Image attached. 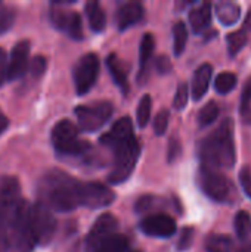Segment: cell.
I'll use <instances>...</instances> for the list:
<instances>
[{
  "instance_id": "3957f363",
  "label": "cell",
  "mask_w": 251,
  "mask_h": 252,
  "mask_svg": "<svg viewBox=\"0 0 251 252\" xmlns=\"http://www.w3.org/2000/svg\"><path fill=\"white\" fill-rule=\"evenodd\" d=\"M201 167L210 170H231L237 162L234 140V121L225 118L220 126L212 131L200 145Z\"/></svg>"
},
{
  "instance_id": "9a60e30c",
  "label": "cell",
  "mask_w": 251,
  "mask_h": 252,
  "mask_svg": "<svg viewBox=\"0 0 251 252\" xmlns=\"http://www.w3.org/2000/svg\"><path fill=\"white\" fill-rule=\"evenodd\" d=\"M30 59V41L21 40L18 41L10 52V58L7 59V80H18L25 75L28 69Z\"/></svg>"
},
{
  "instance_id": "6da1fadb",
  "label": "cell",
  "mask_w": 251,
  "mask_h": 252,
  "mask_svg": "<svg viewBox=\"0 0 251 252\" xmlns=\"http://www.w3.org/2000/svg\"><path fill=\"white\" fill-rule=\"evenodd\" d=\"M99 142L112 151V168L108 174L111 185L126 182L135 170L141 155V145L135 136L133 124L129 117H123L114 123L111 130L101 136Z\"/></svg>"
},
{
  "instance_id": "277c9868",
  "label": "cell",
  "mask_w": 251,
  "mask_h": 252,
  "mask_svg": "<svg viewBox=\"0 0 251 252\" xmlns=\"http://www.w3.org/2000/svg\"><path fill=\"white\" fill-rule=\"evenodd\" d=\"M31 205L19 198L7 219L6 233H4V252H33L36 247V239L31 227Z\"/></svg>"
},
{
  "instance_id": "d590c367",
  "label": "cell",
  "mask_w": 251,
  "mask_h": 252,
  "mask_svg": "<svg viewBox=\"0 0 251 252\" xmlns=\"http://www.w3.org/2000/svg\"><path fill=\"white\" fill-rule=\"evenodd\" d=\"M251 77L246 81V86L241 93V114L244 115L246 112L251 111Z\"/></svg>"
},
{
  "instance_id": "e0dca14e",
  "label": "cell",
  "mask_w": 251,
  "mask_h": 252,
  "mask_svg": "<svg viewBox=\"0 0 251 252\" xmlns=\"http://www.w3.org/2000/svg\"><path fill=\"white\" fill-rule=\"evenodd\" d=\"M189 24L195 34H203L212 24V4L204 1L189 12Z\"/></svg>"
},
{
  "instance_id": "b9f144b4",
  "label": "cell",
  "mask_w": 251,
  "mask_h": 252,
  "mask_svg": "<svg viewBox=\"0 0 251 252\" xmlns=\"http://www.w3.org/2000/svg\"><path fill=\"white\" fill-rule=\"evenodd\" d=\"M243 30L247 32V31H251V7L249 9V12H247V16H246V19H244V27H243Z\"/></svg>"
},
{
  "instance_id": "f1b7e54d",
  "label": "cell",
  "mask_w": 251,
  "mask_h": 252,
  "mask_svg": "<svg viewBox=\"0 0 251 252\" xmlns=\"http://www.w3.org/2000/svg\"><path fill=\"white\" fill-rule=\"evenodd\" d=\"M151 108H152V99L149 94H143V97L139 100L138 105V111H136V117H138V126L141 128L146 127V124L149 123L151 118Z\"/></svg>"
},
{
  "instance_id": "f35d334b",
  "label": "cell",
  "mask_w": 251,
  "mask_h": 252,
  "mask_svg": "<svg viewBox=\"0 0 251 252\" xmlns=\"http://www.w3.org/2000/svg\"><path fill=\"white\" fill-rule=\"evenodd\" d=\"M155 66H157V71L160 74H169L172 71V62H170V59L167 56H160L157 59Z\"/></svg>"
},
{
  "instance_id": "7a4b0ae2",
  "label": "cell",
  "mask_w": 251,
  "mask_h": 252,
  "mask_svg": "<svg viewBox=\"0 0 251 252\" xmlns=\"http://www.w3.org/2000/svg\"><path fill=\"white\" fill-rule=\"evenodd\" d=\"M81 182L61 170L47 171L38 182V202L50 211L71 213L80 205Z\"/></svg>"
},
{
  "instance_id": "d6a6232c",
  "label": "cell",
  "mask_w": 251,
  "mask_h": 252,
  "mask_svg": "<svg viewBox=\"0 0 251 252\" xmlns=\"http://www.w3.org/2000/svg\"><path fill=\"white\" fill-rule=\"evenodd\" d=\"M160 204V199L155 198V196H151V195H145V196H141L135 205V210L136 213H146L149 210H152L154 207H157Z\"/></svg>"
},
{
  "instance_id": "d4e9b609",
  "label": "cell",
  "mask_w": 251,
  "mask_h": 252,
  "mask_svg": "<svg viewBox=\"0 0 251 252\" xmlns=\"http://www.w3.org/2000/svg\"><path fill=\"white\" fill-rule=\"evenodd\" d=\"M247 41H249V35H247V32L244 30H238V31L229 32L228 37H226L229 56H237L244 49Z\"/></svg>"
},
{
  "instance_id": "60d3db41",
  "label": "cell",
  "mask_w": 251,
  "mask_h": 252,
  "mask_svg": "<svg viewBox=\"0 0 251 252\" xmlns=\"http://www.w3.org/2000/svg\"><path fill=\"white\" fill-rule=\"evenodd\" d=\"M7 126H9V121H7V118H6V115L0 111V134H3V133L6 131Z\"/></svg>"
},
{
  "instance_id": "836d02e7",
  "label": "cell",
  "mask_w": 251,
  "mask_h": 252,
  "mask_svg": "<svg viewBox=\"0 0 251 252\" xmlns=\"http://www.w3.org/2000/svg\"><path fill=\"white\" fill-rule=\"evenodd\" d=\"M182 154V145H180V140L176 137V136H172L170 137V142H169V148H167V161L170 164H173Z\"/></svg>"
},
{
  "instance_id": "4dcf8cb0",
  "label": "cell",
  "mask_w": 251,
  "mask_h": 252,
  "mask_svg": "<svg viewBox=\"0 0 251 252\" xmlns=\"http://www.w3.org/2000/svg\"><path fill=\"white\" fill-rule=\"evenodd\" d=\"M169 118H170V114L167 109H161L157 115H155V120H154V133L157 136H163L169 127Z\"/></svg>"
},
{
  "instance_id": "5bb4252c",
  "label": "cell",
  "mask_w": 251,
  "mask_h": 252,
  "mask_svg": "<svg viewBox=\"0 0 251 252\" xmlns=\"http://www.w3.org/2000/svg\"><path fill=\"white\" fill-rule=\"evenodd\" d=\"M141 230L152 238H172L178 227L176 221L167 214H151L141 221Z\"/></svg>"
},
{
  "instance_id": "7c38bea8",
  "label": "cell",
  "mask_w": 251,
  "mask_h": 252,
  "mask_svg": "<svg viewBox=\"0 0 251 252\" xmlns=\"http://www.w3.org/2000/svg\"><path fill=\"white\" fill-rule=\"evenodd\" d=\"M115 199V193L108 186L98 182H81L80 188V205L90 210H101L111 205Z\"/></svg>"
},
{
  "instance_id": "603a6c76",
  "label": "cell",
  "mask_w": 251,
  "mask_h": 252,
  "mask_svg": "<svg viewBox=\"0 0 251 252\" xmlns=\"http://www.w3.org/2000/svg\"><path fill=\"white\" fill-rule=\"evenodd\" d=\"M207 252H234V242L226 235H212L206 241Z\"/></svg>"
},
{
  "instance_id": "5b68a950",
  "label": "cell",
  "mask_w": 251,
  "mask_h": 252,
  "mask_svg": "<svg viewBox=\"0 0 251 252\" xmlns=\"http://www.w3.org/2000/svg\"><path fill=\"white\" fill-rule=\"evenodd\" d=\"M86 252H127L129 241L118 233V220L105 213L96 219L84 242Z\"/></svg>"
},
{
  "instance_id": "8992f818",
  "label": "cell",
  "mask_w": 251,
  "mask_h": 252,
  "mask_svg": "<svg viewBox=\"0 0 251 252\" xmlns=\"http://www.w3.org/2000/svg\"><path fill=\"white\" fill-rule=\"evenodd\" d=\"M52 145L59 155L78 157L90 149V145L78 137L77 127L70 120H61L52 128Z\"/></svg>"
},
{
  "instance_id": "44dd1931",
  "label": "cell",
  "mask_w": 251,
  "mask_h": 252,
  "mask_svg": "<svg viewBox=\"0 0 251 252\" xmlns=\"http://www.w3.org/2000/svg\"><path fill=\"white\" fill-rule=\"evenodd\" d=\"M86 15L89 19V25L92 31L102 32L107 27V16L102 6L98 1H87L86 3Z\"/></svg>"
},
{
  "instance_id": "ffe728a7",
  "label": "cell",
  "mask_w": 251,
  "mask_h": 252,
  "mask_svg": "<svg viewBox=\"0 0 251 252\" xmlns=\"http://www.w3.org/2000/svg\"><path fill=\"white\" fill-rule=\"evenodd\" d=\"M216 13L219 21L225 25V27H231L234 24H237L241 18V7L238 3L234 1H220L216 4Z\"/></svg>"
},
{
  "instance_id": "30bf717a",
  "label": "cell",
  "mask_w": 251,
  "mask_h": 252,
  "mask_svg": "<svg viewBox=\"0 0 251 252\" xmlns=\"http://www.w3.org/2000/svg\"><path fill=\"white\" fill-rule=\"evenodd\" d=\"M200 186L203 192L215 202H226L234 190L232 183L220 171L201 167Z\"/></svg>"
},
{
  "instance_id": "f546056e",
  "label": "cell",
  "mask_w": 251,
  "mask_h": 252,
  "mask_svg": "<svg viewBox=\"0 0 251 252\" xmlns=\"http://www.w3.org/2000/svg\"><path fill=\"white\" fill-rule=\"evenodd\" d=\"M188 99H189V89H188V84L186 83H182L179 84L178 90H176V94H175V99H173V106L175 109L178 111H182L185 109L186 103H188Z\"/></svg>"
},
{
  "instance_id": "7bdbcfd3",
  "label": "cell",
  "mask_w": 251,
  "mask_h": 252,
  "mask_svg": "<svg viewBox=\"0 0 251 252\" xmlns=\"http://www.w3.org/2000/svg\"><path fill=\"white\" fill-rule=\"evenodd\" d=\"M238 252H251V247H247V248H243V250H240Z\"/></svg>"
},
{
  "instance_id": "cb8c5ba5",
  "label": "cell",
  "mask_w": 251,
  "mask_h": 252,
  "mask_svg": "<svg viewBox=\"0 0 251 252\" xmlns=\"http://www.w3.org/2000/svg\"><path fill=\"white\" fill-rule=\"evenodd\" d=\"M186 41H188V30L185 22L179 21L175 24L173 27V52L175 56H180L186 47Z\"/></svg>"
},
{
  "instance_id": "4fadbf2b",
  "label": "cell",
  "mask_w": 251,
  "mask_h": 252,
  "mask_svg": "<svg viewBox=\"0 0 251 252\" xmlns=\"http://www.w3.org/2000/svg\"><path fill=\"white\" fill-rule=\"evenodd\" d=\"M50 22L55 28L64 31L72 40H83V24L81 16L77 12L65 10L61 4L50 9Z\"/></svg>"
},
{
  "instance_id": "ba28073f",
  "label": "cell",
  "mask_w": 251,
  "mask_h": 252,
  "mask_svg": "<svg viewBox=\"0 0 251 252\" xmlns=\"http://www.w3.org/2000/svg\"><path fill=\"white\" fill-rule=\"evenodd\" d=\"M30 217L36 245H47L53 239L56 232V220L53 217V213L46 205L37 201L34 205H31Z\"/></svg>"
},
{
  "instance_id": "9c48e42d",
  "label": "cell",
  "mask_w": 251,
  "mask_h": 252,
  "mask_svg": "<svg viewBox=\"0 0 251 252\" xmlns=\"http://www.w3.org/2000/svg\"><path fill=\"white\" fill-rule=\"evenodd\" d=\"M77 94L83 96L92 90L99 77V58L95 53H87L78 59L72 71Z\"/></svg>"
},
{
  "instance_id": "ab89813d",
  "label": "cell",
  "mask_w": 251,
  "mask_h": 252,
  "mask_svg": "<svg viewBox=\"0 0 251 252\" xmlns=\"http://www.w3.org/2000/svg\"><path fill=\"white\" fill-rule=\"evenodd\" d=\"M7 78V56L6 52L0 47V86Z\"/></svg>"
},
{
  "instance_id": "7402d4cb",
  "label": "cell",
  "mask_w": 251,
  "mask_h": 252,
  "mask_svg": "<svg viewBox=\"0 0 251 252\" xmlns=\"http://www.w3.org/2000/svg\"><path fill=\"white\" fill-rule=\"evenodd\" d=\"M154 47H155V40L151 32L143 34L141 40V49H139V74L142 75L148 69V63L154 55ZM139 75V77H141Z\"/></svg>"
},
{
  "instance_id": "e575fe53",
  "label": "cell",
  "mask_w": 251,
  "mask_h": 252,
  "mask_svg": "<svg viewBox=\"0 0 251 252\" xmlns=\"http://www.w3.org/2000/svg\"><path fill=\"white\" fill-rule=\"evenodd\" d=\"M13 19H15V13L12 9H7V7L0 9V34L7 31L12 27Z\"/></svg>"
},
{
  "instance_id": "74e56055",
  "label": "cell",
  "mask_w": 251,
  "mask_h": 252,
  "mask_svg": "<svg viewBox=\"0 0 251 252\" xmlns=\"http://www.w3.org/2000/svg\"><path fill=\"white\" fill-rule=\"evenodd\" d=\"M240 182H241V186L246 192V195L251 199V168L250 167H244L241 171H240Z\"/></svg>"
},
{
  "instance_id": "83f0119b",
  "label": "cell",
  "mask_w": 251,
  "mask_h": 252,
  "mask_svg": "<svg viewBox=\"0 0 251 252\" xmlns=\"http://www.w3.org/2000/svg\"><path fill=\"white\" fill-rule=\"evenodd\" d=\"M237 75L234 72H222L217 75L216 81H215V89L219 94H228L229 92H232L237 86Z\"/></svg>"
},
{
  "instance_id": "4316f807",
  "label": "cell",
  "mask_w": 251,
  "mask_h": 252,
  "mask_svg": "<svg viewBox=\"0 0 251 252\" xmlns=\"http://www.w3.org/2000/svg\"><path fill=\"white\" fill-rule=\"evenodd\" d=\"M219 112H220L219 105H217L215 100L209 102V103L204 105V106L201 108V111L198 112V126H200L201 128H206V127L212 126V124L217 120Z\"/></svg>"
},
{
  "instance_id": "484cf974",
  "label": "cell",
  "mask_w": 251,
  "mask_h": 252,
  "mask_svg": "<svg viewBox=\"0 0 251 252\" xmlns=\"http://www.w3.org/2000/svg\"><path fill=\"white\" fill-rule=\"evenodd\" d=\"M237 236L241 241H247L251 236V216L249 211H238L234 220Z\"/></svg>"
},
{
  "instance_id": "d6986e66",
  "label": "cell",
  "mask_w": 251,
  "mask_h": 252,
  "mask_svg": "<svg viewBox=\"0 0 251 252\" xmlns=\"http://www.w3.org/2000/svg\"><path fill=\"white\" fill-rule=\"evenodd\" d=\"M107 68L115 83V86L126 94L129 92V83H127V75H126V71L123 68V63L121 61L118 59V56L115 53H111L108 55L107 58Z\"/></svg>"
},
{
  "instance_id": "ee69618b",
  "label": "cell",
  "mask_w": 251,
  "mask_h": 252,
  "mask_svg": "<svg viewBox=\"0 0 251 252\" xmlns=\"http://www.w3.org/2000/svg\"><path fill=\"white\" fill-rule=\"evenodd\" d=\"M130 252H141V251H130Z\"/></svg>"
},
{
  "instance_id": "ac0fdd59",
  "label": "cell",
  "mask_w": 251,
  "mask_h": 252,
  "mask_svg": "<svg viewBox=\"0 0 251 252\" xmlns=\"http://www.w3.org/2000/svg\"><path fill=\"white\" fill-rule=\"evenodd\" d=\"M213 75V66L210 63H203L197 68L192 78V97L194 100H200L209 90L210 81Z\"/></svg>"
},
{
  "instance_id": "8d00e7d4",
  "label": "cell",
  "mask_w": 251,
  "mask_h": 252,
  "mask_svg": "<svg viewBox=\"0 0 251 252\" xmlns=\"http://www.w3.org/2000/svg\"><path fill=\"white\" fill-rule=\"evenodd\" d=\"M46 65H47V62H46V59L43 56H36L30 62V72L34 77H40L46 71Z\"/></svg>"
},
{
  "instance_id": "52a82bcc",
  "label": "cell",
  "mask_w": 251,
  "mask_h": 252,
  "mask_svg": "<svg viewBox=\"0 0 251 252\" xmlns=\"http://www.w3.org/2000/svg\"><path fill=\"white\" fill-rule=\"evenodd\" d=\"M112 105L107 100L95 102L90 105H80L75 108V117L78 127L83 131L95 133L101 130L112 117Z\"/></svg>"
},
{
  "instance_id": "2e32d148",
  "label": "cell",
  "mask_w": 251,
  "mask_h": 252,
  "mask_svg": "<svg viewBox=\"0 0 251 252\" xmlns=\"http://www.w3.org/2000/svg\"><path fill=\"white\" fill-rule=\"evenodd\" d=\"M143 18V7L138 1L124 3L118 7L115 13V24L120 31H126L127 28L136 25Z\"/></svg>"
},
{
  "instance_id": "1f68e13d",
  "label": "cell",
  "mask_w": 251,
  "mask_h": 252,
  "mask_svg": "<svg viewBox=\"0 0 251 252\" xmlns=\"http://www.w3.org/2000/svg\"><path fill=\"white\" fill-rule=\"evenodd\" d=\"M194 242V229L192 227H185L180 232L179 241H178V251L185 252L192 247Z\"/></svg>"
},
{
  "instance_id": "8fae6325",
  "label": "cell",
  "mask_w": 251,
  "mask_h": 252,
  "mask_svg": "<svg viewBox=\"0 0 251 252\" xmlns=\"http://www.w3.org/2000/svg\"><path fill=\"white\" fill-rule=\"evenodd\" d=\"M21 198L19 183L15 177L0 179V252H4V233L9 213L13 204Z\"/></svg>"
}]
</instances>
